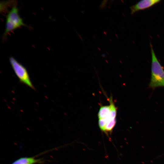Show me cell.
I'll list each match as a JSON object with an SVG mask.
<instances>
[{
	"label": "cell",
	"mask_w": 164,
	"mask_h": 164,
	"mask_svg": "<svg viewBox=\"0 0 164 164\" xmlns=\"http://www.w3.org/2000/svg\"><path fill=\"white\" fill-rule=\"evenodd\" d=\"M160 0H142L130 7L131 14L133 15L140 11L149 9L160 3Z\"/></svg>",
	"instance_id": "4"
},
{
	"label": "cell",
	"mask_w": 164,
	"mask_h": 164,
	"mask_svg": "<svg viewBox=\"0 0 164 164\" xmlns=\"http://www.w3.org/2000/svg\"><path fill=\"white\" fill-rule=\"evenodd\" d=\"M37 156L33 157H24L20 158L11 164H42L45 160L43 158H36Z\"/></svg>",
	"instance_id": "5"
},
{
	"label": "cell",
	"mask_w": 164,
	"mask_h": 164,
	"mask_svg": "<svg viewBox=\"0 0 164 164\" xmlns=\"http://www.w3.org/2000/svg\"><path fill=\"white\" fill-rule=\"evenodd\" d=\"M22 26L29 27V26L24 23L23 19L20 16L16 5H14L7 15L5 31L2 36L3 39L5 40L10 32Z\"/></svg>",
	"instance_id": "2"
},
{
	"label": "cell",
	"mask_w": 164,
	"mask_h": 164,
	"mask_svg": "<svg viewBox=\"0 0 164 164\" xmlns=\"http://www.w3.org/2000/svg\"><path fill=\"white\" fill-rule=\"evenodd\" d=\"M112 97H111L109 99L110 105L106 106H102L100 108L98 114L99 119H102L110 117L112 119L110 114L112 109L111 99Z\"/></svg>",
	"instance_id": "6"
},
{
	"label": "cell",
	"mask_w": 164,
	"mask_h": 164,
	"mask_svg": "<svg viewBox=\"0 0 164 164\" xmlns=\"http://www.w3.org/2000/svg\"><path fill=\"white\" fill-rule=\"evenodd\" d=\"M151 55V78L149 87L154 89L164 87V70L158 60L152 45L150 43Z\"/></svg>",
	"instance_id": "1"
},
{
	"label": "cell",
	"mask_w": 164,
	"mask_h": 164,
	"mask_svg": "<svg viewBox=\"0 0 164 164\" xmlns=\"http://www.w3.org/2000/svg\"><path fill=\"white\" fill-rule=\"evenodd\" d=\"M11 65L20 82L35 90L26 68L12 56L9 58Z\"/></svg>",
	"instance_id": "3"
}]
</instances>
